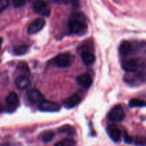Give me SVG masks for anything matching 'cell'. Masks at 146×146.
<instances>
[{"label":"cell","instance_id":"obj_28","mask_svg":"<svg viewBox=\"0 0 146 146\" xmlns=\"http://www.w3.org/2000/svg\"><path fill=\"white\" fill-rule=\"evenodd\" d=\"M2 42H3V39L1 38H0V49L1 48V45H2Z\"/></svg>","mask_w":146,"mask_h":146},{"label":"cell","instance_id":"obj_10","mask_svg":"<svg viewBox=\"0 0 146 146\" xmlns=\"http://www.w3.org/2000/svg\"><path fill=\"white\" fill-rule=\"evenodd\" d=\"M76 83L78 86L84 88H88L93 84V79L88 74H82L76 77Z\"/></svg>","mask_w":146,"mask_h":146},{"label":"cell","instance_id":"obj_21","mask_svg":"<svg viewBox=\"0 0 146 146\" xmlns=\"http://www.w3.org/2000/svg\"><path fill=\"white\" fill-rule=\"evenodd\" d=\"M135 143L138 146H146V138L143 136L136 137L135 140Z\"/></svg>","mask_w":146,"mask_h":146},{"label":"cell","instance_id":"obj_17","mask_svg":"<svg viewBox=\"0 0 146 146\" xmlns=\"http://www.w3.org/2000/svg\"><path fill=\"white\" fill-rule=\"evenodd\" d=\"M55 136V133L52 131H46L43 132L41 135V139L43 143H50Z\"/></svg>","mask_w":146,"mask_h":146},{"label":"cell","instance_id":"obj_16","mask_svg":"<svg viewBox=\"0 0 146 146\" xmlns=\"http://www.w3.org/2000/svg\"><path fill=\"white\" fill-rule=\"evenodd\" d=\"M28 46L25 44H20L15 45L12 49V52L14 55L21 56L25 54L28 51Z\"/></svg>","mask_w":146,"mask_h":146},{"label":"cell","instance_id":"obj_26","mask_svg":"<svg viewBox=\"0 0 146 146\" xmlns=\"http://www.w3.org/2000/svg\"><path fill=\"white\" fill-rule=\"evenodd\" d=\"M54 146H64V145H63L62 142L60 141V142H58L57 143H56L55 145H54Z\"/></svg>","mask_w":146,"mask_h":146},{"label":"cell","instance_id":"obj_8","mask_svg":"<svg viewBox=\"0 0 146 146\" xmlns=\"http://www.w3.org/2000/svg\"><path fill=\"white\" fill-rule=\"evenodd\" d=\"M46 21L43 18H37L34 19L31 24L29 25L27 29V32L29 34H34L41 31L44 27Z\"/></svg>","mask_w":146,"mask_h":146},{"label":"cell","instance_id":"obj_20","mask_svg":"<svg viewBox=\"0 0 146 146\" xmlns=\"http://www.w3.org/2000/svg\"><path fill=\"white\" fill-rule=\"evenodd\" d=\"M17 70L20 72L21 75L29 76L30 70L29 66L25 62H20L17 66Z\"/></svg>","mask_w":146,"mask_h":146},{"label":"cell","instance_id":"obj_9","mask_svg":"<svg viewBox=\"0 0 146 146\" xmlns=\"http://www.w3.org/2000/svg\"><path fill=\"white\" fill-rule=\"evenodd\" d=\"M27 99L29 101L34 104H38L39 105L42 101H44V96L43 94L40 92L38 90L36 89V88H33L31 89L28 93H27Z\"/></svg>","mask_w":146,"mask_h":146},{"label":"cell","instance_id":"obj_14","mask_svg":"<svg viewBox=\"0 0 146 146\" xmlns=\"http://www.w3.org/2000/svg\"><path fill=\"white\" fill-rule=\"evenodd\" d=\"M81 101V98L78 94H74L70 96L67 99H66L64 102V106L67 109H71L76 106Z\"/></svg>","mask_w":146,"mask_h":146},{"label":"cell","instance_id":"obj_23","mask_svg":"<svg viewBox=\"0 0 146 146\" xmlns=\"http://www.w3.org/2000/svg\"><path fill=\"white\" fill-rule=\"evenodd\" d=\"M133 139L132 136H131L127 132L124 133V141H125V143L131 144L133 143Z\"/></svg>","mask_w":146,"mask_h":146},{"label":"cell","instance_id":"obj_11","mask_svg":"<svg viewBox=\"0 0 146 146\" xmlns=\"http://www.w3.org/2000/svg\"><path fill=\"white\" fill-rule=\"evenodd\" d=\"M107 133H108L110 138H111L113 142H121L122 133H121V131L118 128V127H116L115 125H109V126L108 127V128H107Z\"/></svg>","mask_w":146,"mask_h":146},{"label":"cell","instance_id":"obj_27","mask_svg":"<svg viewBox=\"0 0 146 146\" xmlns=\"http://www.w3.org/2000/svg\"><path fill=\"white\" fill-rule=\"evenodd\" d=\"M3 111H4V107H3L2 105H1V104H0V113H2Z\"/></svg>","mask_w":146,"mask_h":146},{"label":"cell","instance_id":"obj_24","mask_svg":"<svg viewBox=\"0 0 146 146\" xmlns=\"http://www.w3.org/2000/svg\"><path fill=\"white\" fill-rule=\"evenodd\" d=\"M26 4L25 1H22V0H16V1H13V6L16 8H19V7H23L24 4Z\"/></svg>","mask_w":146,"mask_h":146},{"label":"cell","instance_id":"obj_12","mask_svg":"<svg viewBox=\"0 0 146 146\" xmlns=\"http://www.w3.org/2000/svg\"><path fill=\"white\" fill-rule=\"evenodd\" d=\"M14 84L19 89H25L29 86L31 81H30L29 76L20 75L16 78Z\"/></svg>","mask_w":146,"mask_h":146},{"label":"cell","instance_id":"obj_22","mask_svg":"<svg viewBox=\"0 0 146 146\" xmlns=\"http://www.w3.org/2000/svg\"><path fill=\"white\" fill-rule=\"evenodd\" d=\"M62 143L64 146H76V143L74 141V139H71V138H65V139L63 140Z\"/></svg>","mask_w":146,"mask_h":146},{"label":"cell","instance_id":"obj_1","mask_svg":"<svg viewBox=\"0 0 146 146\" xmlns=\"http://www.w3.org/2000/svg\"><path fill=\"white\" fill-rule=\"evenodd\" d=\"M68 29L70 32L76 35H83L88 31V26L84 18L80 14H73V17L68 21Z\"/></svg>","mask_w":146,"mask_h":146},{"label":"cell","instance_id":"obj_2","mask_svg":"<svg viewBox=\"0 0 146 146\" xmlns=\"http://www.w3.org/2000/svg\"><path fill=\"white\" fill-rule=\"evenodd\" d=\"M74 61V56L69 53H63L54 58V63L57 67L66 68L71 66Z\"/></svg>","mask_w":146,"mask_h":146},{"label":"cell","instance_id":"obj_25","mask_svg":"<svg viewBox=\"0 0 146 146\" xmlns=\"http://www.w3.org/2000/svg\"><path fill=\"white\" fill-rule=\"evenodd\" d=\"M0 146H11V144L9 143H1Z\"/></svg>","mask_w":146,"mask_h":146},{"label":"cell","instance_id":"obj_13","mask_svg":"<svg viewBox=\"0 0 146 146\" xmlns=\"http://www.w3.org/2000/svg\"><path fill=\"white\" fill-rule=\"evenodd\" d=\"M133 47L132 44L128 41H123L119 46V54L121 56H128L132 54Z\"/></svg>","mask_w":146,"mask_h":146},{"label":"cell","instance_id":"obj_3","mask_svg":"<svg viewBox=\"0 0 146 146\" xmlns=\"http://www.w3.org/2000/svg\"><path fill=\"white\" fill-rule=\"evenodd\" d=\"M141 65H142V61L141 59H135V58L125 59L121 64L123 69L128 73L136 72Z\"/></svg>","mask_w":146,"mask_h":146},{"label":"cell","instance_id":"obj_18","mask_svg":"<svg viewBox=\"0 0 146 146\" xmlns=\"http://www.w3.org/2000/svg\"><path fill=\"white\" fill-rule=\"evenodd\" d=\"M129 106L131 108H143L146 106V101L138 98H132L129 101Z\"/></svg>","mask_w":146,"mask_h":146},{"label":"cell","instance_id":"obj_15","mask_svg":"<svg viewBox=\"0 0 146 146\" xmlns=\"http://www.w3.org/2000/svg\"><path fill=\"white\" fill-rule=\"evenodd\" d=\"M81 57L84 64L86 66L93 64L96 60L95 55L90 51H82L81 53Z\"/></svg>","mask_w":146,"mask_h":146},{"label":"cell","instance_id":"obj_19","mask_svg":"<svg viewBox=\"0 0 146 146\" xmlns=\"http://www.w3.org/2000/svg\"><path fill=\"white\" fill-rule=\"evenodd\" d=\"M59 133L66 134L67 135H72L75 134V129L70 125H64L58 129Z\"/></svg>","mask_w":146,"mask_h":146},{"label":"cell","instance_id":"obj_5","mask_svg":"<svg viewBox=\"0 0 146 146\" xmlns=\"http://www.w3.org/2000/svg\"><path fill=\"white\" fill-rule=\"evenodd\" d=\"M125 117V112L121 106H116L113 107L109 111L108 115V120L112 122H121L123 121Z\"/></svg>","mask_w":146,"mask_h":146},{"label":"cell","instance_id":"obj_7","mask_svg":"<svg viewBox=\"0 0 146 146\" xmlns=\"http://www.w3.org/2000/svg\"><path fill=\"white\" fill-rule=\"evenodd\" d=\"M61 108V106L57 103L44 100L38 105V109L42 112H56Z\"/></svg>","mask_w":146,"mask_h":146},{"label":"cell","instance_id":"obj_4","mask_svg":"<svg viewBox=\"0 0 146 146\" xmlns=\"http://www.w3.org/2000/svg\"><path fill=\"white\" fill-rule=\"evenodd\" d=\"M7 110L9 113H12L17 110L19 106V98L15 92L9 93L5 100Z\"/></svg>","mask_w":146,"mask_h":146},{"label":"cell","instance_id":"obj_6","mask_svg":"<svg viewBox=\"0 0 146 146\" xmlns=\"http://www.w3.org/2000/svg\"><path fill=\"white\" fill-rule=\"evenodd\" d=\"M33 10L35 13L43 17H48L51 14V9L46 2L43 1H36L33 4Z\"/></svg>","mask_w":146,"mask_h":146}]
</instances>
